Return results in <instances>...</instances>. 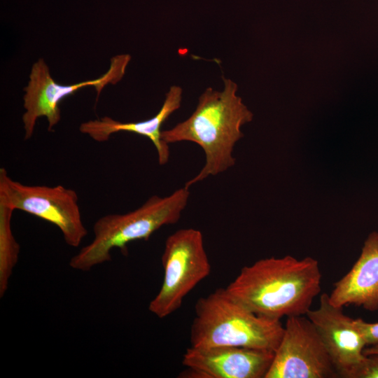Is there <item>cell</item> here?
<instances>
[{"label":"cell","mask_w":378,"mask_h":378,"mask_svg":"<svg viewBox=\"0 0 378 378\" xmlns=\"http://www.w3.org/2000/svg\"><path fill=\"white\" fill-rule=\"evenodd\" d=\"M321 283L317 260L286 255L262 258L242 267L225 289L254 314L280 321L306 315L321 292Z\"/></svg>","instance_id":"1"},{"label":"cell","mask_w":378,"mask_h":378,"mask_svg":"<svg viewBox=\"0 0 378 378\" xmlns=\"http://www.w3.org/2000/svg\"><path fill=\"white\" fill-rule=\"evenodd\" d=\"M223 80L222 91L206 88L188 119L162 131V139L167 144L190 141L200 146L204 153L205 164L185 183L188 188L234 165V147L244 136L241 127L253 118V113L236 94L237 83L223 76Z\"/></svg>","instance_id":"2"},{"label":"cell","mask_w":378,"mask_h":378,"mask_svg":"<svg viewBox=\"0 0 378 378\" xmlns=\"http://www.w3.org/2000/svg\"><path fill=\"white\" fill-rule=\"evenodd\" d=\"M190 346H241L275 351L284 326L258 316L234 300L225 288L200 298L195 306Z\"/></svg>","instance_id":"3"},{"label":"cell","mask_w":378,"mask_h":378,"mask_svg":"<svg viewBox=\"0 0 378 378\" xmlns=\"http://www.w3.org/2000/svg\"><path fill=\"white\" fill-rule=\"evenodd\" d=\"M189 197V188L183 186L164 197L154 195L133 211L99 218L93 225V239L71 258L70 267L88 271L111 260L113 248L127 251L130 242L148 240L162 227L176 223Z\"/></svg>","instance_id":"4"},{"label":"cell","mask_w":378,"mask_h":378,"mask_svg":"<svg viewBox=\"0 0 378 378\" xmlns=\"http://www.w3.org/2000/svg\"><path fill=\"white\" fill-rule=\"evenodd\" d=\"M162 264V284L148 305V310L160 318L178 309L185 297L210 274L201 231L183 228L170 234L165 241Z\"/></svg>","instance_id":"5"},{"label":"cell","mask_w":378,"mask_h":378,"mask_svg":"<svg viewBox=\"0 0 378 378\" xmlns=\"http://www.w3.org/2000/svg\"><path fill=\"white\" fill-rule=\"evenodd\" d=\"M0 200L57 227L64 241L78 246L88 234L81 216L76 192L62 185H27L13 179L0 169Z\"/></svg>","instance_id":"6"},{"label":"cell","mask_w":378,"mask_h":378,"mask_svg":"<svg viewBox=\"0 0 378 378\" xmlns=\"http://www.w3.org/2000/svg\"><path fill=\"white\" fill-rule=\"evenodd\" d=\"M131 57L118 55L111 59L108 70L99 78L72 85L57 83L52 77L49 67L43 59H38L31 66L27 85L24 88L22 123L24 139L33 136L38 118L45 117L48 130L52 131L61 120L59 104L66 97L88 87L95 88L97 97L108 84H115L123 77Z\"/></svg>","instance_id":"7"},{"label":"cell","mask_w":378,"mask_h":378,"mask_svg":"<svg viewBox=\"0 0 378 378\" xmlns=\"http://www.w3.org/2000/svg\"><path fill=\"white\" fill-rule=\"evenodd\" d=\"M339 375L315 326L306 315L287 317L265 378H335Z\"/></svg>","instance_id":"8"},{"label":"cell","mask_w":378,"mask_h":378,"mask_svg":"<svg viewBox=\"0 0 378 378\" xmlns=\"http://www.w3.org/2000/svg\"><path fill=\"white\" fill-rule=\"evenodd\" d=\"M274 351L241 346L188 347L183 355L188 378H265Z\"/></svg>","instance_id":"9"},{"label":"cell","mask_w":378,"mask_h":378,"mask_svg":"<svg viewBox=\"0 0 378 378\" xmlns=\"http://www.w3.org/2000/svg\"><path fill=\"white\" fill-rule=\"evenodd\" d=\"M318 332L339 375L349 378L365 356V340L354 319L346 316L343 307L333 305L328 293H323L317 309L306 314Z\"/></svg>","instance_id":"10"},{"label":"cell","mask_w":378,"mask_h":378,"mask_svg":"<svg viewBox=\"0 0 378 378\" xmlns=\"http://www.w3.org/2000/svg\"><path fill=\"white\" fill-rule=\"evenodd\" d=\"M328 295L337 307L354 304L371 312L378 309V232L368 235L358 258Z\"/></svg>","instance_id":"11"},{"label":"cell","mask_w":378,"mask_h":378,"mask_svg":"<svg viewBox=\"0 0 378 378\" xmlns=\"http://www.w3.org/2000/svg\"><path fill=\"white\" fill-rule=\"evenodd\" d=\"M182 88L170 87L160 111L152 118L139 122H122L108 116L88 120L80 124L79 130L98 142L106 141L110 136L120 132H127L144 136L151 141L157 153L158 163L166 164L169 158V146L161 136V127L168 118L181 106Z\"/></svg>","instance_id":"12"},{"label":"cell","mask_w":378,"mask_h":378,"mask_svg":"<svg viewBox=\"0 0 378 378\" xmlns=\"http://www.w3.org/2000/svg\"><path fill=\"white\" fill-rule=\"evenodd\" d=\"M15 210L0 200V296L6 291L8 280L20 251L11 230V218Z\"/></svg>","instance_id":"13"},{"label":"cell","mask_w":378,"mask_h":378,"mask_svg":"<svg viewBox=\"0 0 378 378\" xmlns=\"http://www.w3.org/2000/svg\"><path fill=\"white\" fill-rule=\"evenodd\" d=\"M349 378H378V354L365 356Z\"/></svg>","instance_id":"14"},{"label":"cell","mask_w":378,"mask_h":378,"mask_svg":"<svg viewBox=\"0 0 378 378\" xmlns=\"http://www.w3.org/2000/svg\"><path fill=\"white\" fill-rule=\"evenodd\" d=\"M354 322L363 336L366 346L378 344V322L368 323L361 318H354Z\"/></svg>","instance_id":"15"},{"label":"cell","mask_w":378,"mask_h":378,"mask_svg":"<svg viewBox=\"0 0 378 378\" xmlns=\"http://www.w3.org/2000/svg\"><path fill=\"white\" fill-rule=\"evenodd\" d=\"M363 354L365 356L378 354V344L372 346H367L363 351Z\"/></svg>","instance_id":"16"}]
</instances>
